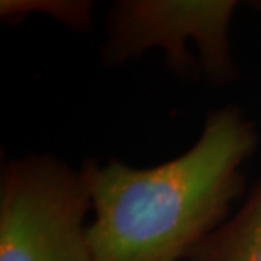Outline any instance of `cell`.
<instances>
[{"label":"cell","instance_id":"6","mask_svg":"<svg viewBox=\"0 0 261 261\" xmlns=\"http://www.w3.org/2000/svg\"><path fill=\"white\" fill-rule=\"evenodd\" d=\"M256 5H261V2H258V4H256Z\"/></svg>","mask_w":261,"mask_h":261},{"label":"cell","instance_id":"5","mask_svg":"<svg viewBox=\"0 0 261 261\" xmlns=\"http://www.w3.org/2000/svg\"><path fill=\"white\" fill-rule=\"evenodd\" d=\"M39 14L53 17L60 24L76 31H85L92 25L93 4L88 0H2L0 17L7 22L20 20L28 15Z\"/></svg>","mask_w":261,"mask_h":261},{"label":"cell","instance_id":"1","mask_svg":"<svg viewBox=\"0 0 261 261\" xmlns=\"http://www.w3.org/2000/svg\"><path fill=\"white\" fill-rule=\"evenodd\" d=\"M258 146L256 129L238 107L207 116L195 144L153 168L119 160L85 161L93 219V261H184L217 232Z\"/></svg>","mask_w":261,"mask_h":261},{"label":"cell","instance_id":"4","mask_svg":"<svg viewBox=\"0 0 261 261\" xmlns=\"http://www.w3.org/2000/svg\"><path fill=\"white\" fill-rule=\"evenodd\" d=\"M190 259L261 261V181L238 216L214 232Z\"/></svg>","mask_w":261,"mask_h":261},{"label":"cell","instance_id":"3","mask_svg":"<svg viewBox=\"0 0 261 261\" xmlns=\"http://www.w3.org/2000/svg\"><path fill=\"white\" fill-rule=\"evenodd\" d=\"M234 0H119L107 17L102 58L117 66L158 49L176 71L216 83L238 75L229 43Z\"/></svg>","mask_w":261,"mask_h":261},{"label":"cell","instance_id":"2","mask_svg":"<svg viewBox=\"0 0 261 261\" xmlns=\"http://www.w3.org/2000/svg\"><path fill=\"white\" fill-rule=\"evenodd\" d=\"M88 208L82 170L46 154L9 161L0 180V261H93Z\"/></svg>","mask_w":261,"mask_h":261}]
</instances>
